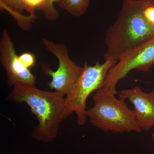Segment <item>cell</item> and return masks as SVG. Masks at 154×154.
Returning <instances> with one entry per match:
<instances>
[{"label":"cell","mask_w":154,"mask_h":154,"mask_svg":"<svg viewBox=\"0 0 154 154\" xmlns=\"http://www.w3.org/2000/svg\"><path fill=\"white\" fill-rule=\"evenodd\" d=\"M143 0H123L119 14L105 38V60L118 62L124 54L154 39V28L143 14Z\"/></svg>","instance_id":"1"},{"label":"cell","mask_w":154,"mask_h":154,"mask_svg":"<svg viewBox=\"0 0 154 154\" xmlns=\"http://www.w3.org/2000/svg\"><path fill=\"white\" fill-rule=\"evenodd\" d=\"M6 100L14 103H25L38 121L31 135L38 141L50 143L57 137L64 112L66 95L54 91H42L36 86L19 84L13 89Z\"/></svg>","instance_id":"2"},{"label":"cell","mask_w":154,"mask_h":154,"mask_svg":"<svg viewBox=\"0 0 154 154\" xmlns=\"http://www.w3.org/2000/svg\"><path fill=\"white\" fill-rule=\"evenodd\" d=\"M95 92L94 105L86 112L93 126L113 134L142 132L133 110L128 108L125 100L117 99L115 94L105 88Z\"/></svg>","instance_id":"3"},{"label":"cell","mask_w":154,"mask_h":154,"mask_svg":"<svg viewBox=\"0 0 154 154\" xmlns=\"http://www.w3.org/2000/svg\"><path fill=\"white\" fill-rule=\"evenodd\" d=\"M114 60H105L101 63L96 61L94 66L86 62L82 74L75 84L70 94L66 96L64 117L65 119L75 113L77 124L83 126L88 118L86 102L89 96L98 89L103 88L108 71L117 63Z\"/></svg>","instance_id":"4"},{"label":"cell","mask_w":154,"mask_h":154,"mask_svg":"<svg viewBox=\"0 0 154 154\" xmlns=\"http://www.w3.org/2000/svg\"><path fill=\"white\" fill-rule=\"evenodd\" d=\"M42 42L46 50L55 56L58 60L59 66L55 71L47 64L42 65L43 73L52 78L48 86L50 89L67 96L82 74L83 67L78 65L70 58L65 44L56 43L45 38H42Z\"/></svg>","instance_id":"5"},{"label":"cell","mask_w":154,"mask_h":154,"mask_svg":"<svg viewBox=\"0 0 154 154\" xmlns=\"http://www.w3.org/2000/svg\"><path fill=\"white\" fill-rule=\"evenodd\" d=\"M154 65V39L124 54L109 69L103 88L118 94L116 86L132 70L147 72Z\"/></svg>","instance_id":"6"},{"label":"cell","mask_w":154,"mask_h":154,"mask_svg":"<svg viewBox=\"0 0 154 154\" xmlns=\"http://www.w3.org/2000/svg\"><path fill=\"white\" fill-rule=\"evenodd\" d=\"M0 62L7 72L9 86L19 84L36 85V77L19 60L14 42L5 28L0 38Z\"/></svg>","instance_id":"7"},{"label":"cell","mask_w":154,"mask_h":154,"mask_svg":"<svg viewBox=\"0 0 154 154\" xmlns=\"http://www.w3.org/2000/svg\"><path fill=\"white\" fill-rule=\"evenodd\" d=\"M119 98L128 100L133 105L134 113L142 131H149L154 127V89L149 93L139 86L120 92Z\"/></svg>","instance_id":"8"},{"label":"cell","mask_w":154,"mask_h":154,"mask_svg":"<svg viewBox=\"0 0 154 154\" xmlns=\"http://www.w3.org/2000/svg\"><path fill=\"white\" fill-rule=\"evenodd\" d=\"M0 2L1 10L8 11L22 29H29L31 23L36 20V17L31 15L25 16L22 14L24 11H27L24 0H0Z\"/></svg>","instance_id":"9"},{"label":"cell","mask_w":154,"mask_h":154,"mask_svg":"<svg viewBox=\"0 0 154 154\" xmlns=\"http://www.w3.org/2000/svg\"><path fill=\"white\" fill-rule=\"evenodd\" d=\"M91 0H60L58 5L75 17H80L85 13Z\"/></svg>","instance_id":"10"},{"label":"cell","mask_w":154,"mask_h":154,"mask_svg":"<svg viewBox=\"0 0 154 154\" xmlns=\"http://www.w3.org/2000/svg\"><path fill=\"white\" fill-rule=\"evenodd\" d=\"M60 0H44L37 9L44 13L45 17L49 21H55L58 19L60 14L54 7V3H59Z\"/></svg>","instance_id":"11"},{"label":"cell","mask_w":154,"mask_h":154,"mask_svg":"<svg viewBox=\"0 0 154 154\" xmlns=\"http://www.w3.org/2000/svg\"><path fill=\"white\" fill-rule=\"evenodd\" d=\"M19 59L27 68L34 67L36 66V57L33 54L25 52L19 56Z\"/></svg>","instance_id":"12"},{"label":"cell","mask_w":154,"mask_h":154,"mask_svg":"<svg viewBox=\"0 0 154 154\" xmlns=\"http://www.w3.org/2000/svg\"><path fill=\"white\" fill-rule=\"evenodd\" d=\"M44 1V0H24L27 8V12L30 14V15L36 17L35 14V10H37Z\"/></svg>","instance_id":"13"},{"label":"cell","mask_w":154,"mask_h":154,"mask_svg":"<svg viewBox=\"0 0 154 154\" xmlns=\"http://www.w3.org/2000/svg\"><path fill=\"white\" fill-rule=\"evenodd\" d=\"M152 141H153V145L154 146V132L153 133L152 136Z\"/></svg>","instance_id":"14"}]
</instances>
